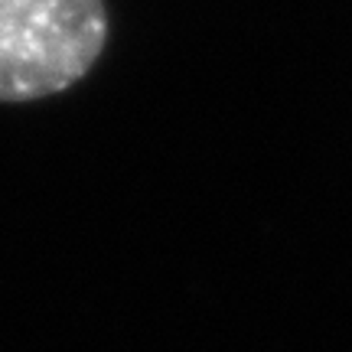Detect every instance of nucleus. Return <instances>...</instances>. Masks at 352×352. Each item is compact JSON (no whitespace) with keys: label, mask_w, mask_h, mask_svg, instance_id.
Segmentation results:
<instances>
[{"label":"nucleus","mask_w":352,"mask_h":352,"mask_svg":"<svg viewBox=\"0 0 352 352\" xmlns=\"http://www.w3.org/2000/svg\"><path fill=\"white\" fill-rule=\"evenodd\" d=\"M104 46V0H0V101L23 104L69 91Z\"/></svg>","instance_id":"1"}]
</instances>
